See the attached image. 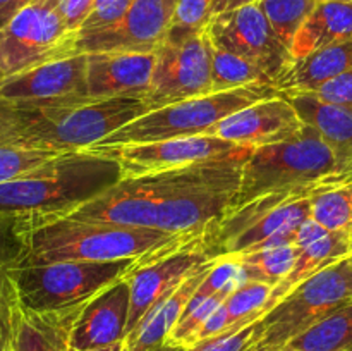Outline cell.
<instances>
[{"mask_svg": "<svg viewBox=\"0 0 352 351\" xmlns=\"http://www.w3.org/2000/svg\"><path fill=\"white\" fill-rule=\"evenodd\" d=\"M76 36L65 26L55 0H33L0 31V76L9 78L74 55Z\"/></svg>", "mask_w": 352, "mask_h": 351, "instance_id": "11", "label": "cell"}, {"mask_svg": "<svg viewBox=\"0 0 352 351\" xmlns=\"http://www.w3.org/2000/svg\"><path fill=\"white\" fill-rule=\"evenodd\" d=\"M250 85H274V81L254 62L213 47L212 93L229 92Z\"/></svg>", "mask_w": 352, "mask_h": 351, "instance_id": "29", "label": "cell"}, {"mask_svg": "<svg viewBox=\"0 0 352 351\" xmlns=\"http://www.w3.org/2000/svg\"><path fill=\"white\" fill-rule=\"evenodd\" d=\"M352 69V41L318 48L305 57L292 58L291 65L275 81L280 93L315 92L325 83Z\"/></svg>", "mask_w": 352, "mask_h": 351, "instance_id": "24", "label": "cell"}, {"mask_svg": "<svg viewBox=\"0 0 352 351\" xmlns=\"http://www.w3.org/2000/svg\"><path fill=\"white\" fill-rule=\"evenodd\" d=\"M23 244L17 220L0 215V272L12 268L19 258Z\"/></svg>", "mask_w": 352, "mask_h": 351, "instance_id": "38", "label": "cell"}, {"mask_svg": "<svg viewBox=\"0 0 352 351\" xmlns=\"http://www.w3.org/2000/svg\"><path fill=\"white\" fill-rule=\"evenodd\" d=\"M351 241H352V233H351Z\"/></svg>", "mask_w": 352, "mask_h": 351, "instance_id": "48", "label": "cell"}, {"mask_svg": "<svg viewBox=\"0 0 352 351\" xmlns=\"http://www.w3.org/2000/svg\"><path fill=\"white\" fill-rule=\"evenodd\" d=\"M153 54L100 52L86 54V95L91 100L143 96L153 76Z\"/></svg>", "mask_w": 352, "mask_h": 351, "instance_id": "18", "label": "cell"}, {"mask_svg": "<svg viewBox=\"0 0 352 351\" xmlns=\"http://www.w3.org/2000/svg\"><path fill=\"white\" fill-rule=\"evenodd\" d=\"M85 305L57 310V312H33V310L24 308L16 295V301H14L16 350L72 351V327H74V322L78 320Z\"/></svg>", "mask_w": 352, "mask_h": 351, "instance_id": "23", "label": "cell"}, {"mask_svg": "<svg viewBox=\"0 0 352 351\" xmlns=\"http://www.w3.org/2000/svg\"><path fill=\"white\" fill-rule=\"evenodd\" d=\"M19 236L23 250L14 267L69 260H153L196 240L150 227L86 222L71 217H57L45 222L19 226Z\"/></svg>", "mask_w": 352, "mask_h": 351, "instance_id": "3", "label": "cell"}, {"mask_svg": "<svg viewBox=\"0 0 352 351\" xmlns=\"http://www.w3.org/2000/svg\"><path fill=\"white\" fill-rule=\"evenodd\" d=\"M287 348L294 351H352V303L323 317L294 337Z\"/></svg>", "mask_w": 352, "mask_h": 351, "instance_id": "27", "label": "cell"}, {"mask_svg": "<svg viewBox=\"0 0 352 351\" xmlns=\"http://www.w3.org/2000/svg\"><path fill=\"white\" fill-rule=\"evenodd\" d=\"M243 147L246 145H237L222 138L201 134V136L151 141V143L120 145V147L93 150V153L105 155L116 160L122 169L124 178H136V176L170 171L182 165L222 157L241 150Z\"/></svg>", "mask_w": 352, "mask_h": 351, "instance_id": "14", "label": "cell"}, {"mask_svg": "<svg viewBox=\"0 0 352 351\" xmlns=\"http://www.w3.org/2000/svg\"><path fill=\"white\" fill-rule=\"evenodd\" d=\"M131 308V286L119 279L82 306L71 332L72 351L109 346L126 339Z\"/></svg>", "mask_w": 352, "mask_h": 351, "instance_id": "19", "label": "cell"}, {"mask_svg": "<svg viewBox=\"0 0 352 351\" xmlns=\"http://www.w3.org/2000/svg\"><path fill=\"white\" fill-rule=\"evenodd\" d=\"M258 3L278 40L291 50L296 34L316 9L318 0H260Z\"/></svg>", "mask_w": 352, "mask_h": 351, "instance_id": "30", "label": "cell"}, {"mask_svg": "<svg viewBox=\"0 0 352 351\" xmlns=\"http://www.w3.org/2000/svg\"><path fill=\"white\" fill-rule=\"evenodd\" d=\"M254 147L170 171L122 178L69 215L86 222L150 227L201 237L234 206Z\"/></svg>", "mask_w": 352, "mask_h": 351, "instance_id": "1", "label": "cell"}, {"mask_svg": "<svg viewBox=\"0 0 352 351\" xmlns=\"http://www.w3.org/2000/svg\"><path fill=\"white\" fill-rule=\"evenodd\" d=\"M309 213L327 229L352 233V171L316 182L309 193Z\"/></svg>", "mask_w": 352, "mask_h": 351, "instance_id": "26", "label": "cell"}, {"mask_svg": "<svg viewBox=\"0 0 352 351\" xmlns=\"http://www.w3.org/2000/svg\"><path fill=\"white\" fill-rule=\"evenodd\" d=\"M352 303V258L309 275L260 319L258 344L280 351L329 313Z\"/></svg>", "mask_w": 352, "mask_h": 351, "instance_id": "9", "label": "cell"}, {"mask_svg": "<svg viewBox=\"0 0 352 351\" xmlns=\"http://www.w3.org/2000/svg\"><path fill=\"white\" fill-rule=\"evenodd\" d=\"M133 2L134 0H95L88 19L78 31V36L100 33V31L113 28L124 19Z\"/></svg>", "mask_w": 352, "mask_h": 351, "instance_id": "35", "label": "cell"}, {"mask_svg": "<svg viewBox=\"0 0 352 351\" xmlns=\"http://www.w3.org/2000/svg\"><path fill=\"white\" fill-rule=\"evenodd\" d=\"M86 351H129V346H127V341H119V343L109 344V346L95 348V350H86Z\"/></svg>", "mask_w": 352, "mask_h": 351, "instance_id": "43", "label": "cell"}, {"mask_svg": "<svg viewBox=\"0 0 352 351\" xmlns=\"http://www.w3.org/2000/svg\"><path fill=\"white\" fill-rule=\"evenodd\" d=\"M280 351H294V350H291V348H287V346H285V348H282Z\"/></svg>", "mask_w": 352, "mask_h": 351, "instance_id": "46", "label": "cell"}, {"mask_svg": "<svg viewBox=\"0 0 352 351\" xmlns=\"http://www.w3.org/2000/svg\"><path fill=\"white\" fill-rule=\"evenodd\" d=\"M274 288L265 282L246 281L234 289L226 299L230 326L241 322H256L267 313Z\"/></svg>", "mask_w": 352, "mask_h": 351, "instance_id": "32", "label": "cell"}, {"mask_svg": "<svg viewBox=\"0 0 352 351\" xmlns=\"http://www.w3.org/2000/svg\"><path fill=\"white\" fill-rule=\"evenodd\" d=\"M85 100H91L86 95V54L45 62L0 81V102L55 103Z\"/></svg>", "mask_w": 352, "mask_h": 351, "instance_id": "16", "label": "cell"}, {"mask_svg": "<svg viewBox=\"0 0 352 351\" xmlns=\"http://www.w3.org/2000/svg\"><path fill=\"white\" fill-rule=\"evenodd\" d=\"M227 258H232L239 265L244 282H265V284L275 288L294 268L298 248L294 244H280V246L263 248V250L232 255Z\"/></svg>", "mask_w": 352, "mask_h": 351, "instance_id": "28", "label": "cell"}, {"mask_svg": "<svg viewBox=\"0 0 352 351\" xmlns=\"http://www.w3.org/2000/svg\"><path fill=\"white\" fill-rule=\"evenodd\" d=\"M33 0H0V31L10 23V19L17 12H21Z\"/></svg>", "mask_w": 352, "mask_h": 351, "instance_id": "41", "label": "cell"}, {"mask_svg": "<svg viewBox=\"0 0 352 351\" xmlns=\"http://www.w3.org/2000/svg\"><path fill=\"white\" fill-rule=\"evenodd\" d=\"M177 0H134L124 19L100 33L76 36V54L133 52L153 54L164 43Z\"/></svg>", "mask_w": 352, "mask_h": 351, "instance_id": "13", "label": "cell"}, {"mask_svg": "<svg viewBox=\"0 0 352 351\" xmlns=\"http://www.w3.org/2000/svg\"><path fill=\"white\" fill-rule=\"evenodd\" d=\"M351 258H352V255H351Z\"/></svg>", "mask_w": 352, "mask_h": 351, "instance_id": "50", "label": "cell"}, {"mask_svg": "<svg viewBox=\"0 0 352 351\" xmlns=\"http://www.w3.org/2000/svg\"><path fill=\"white\" fill-rule=\"evenodd\" d=\"M340 172L329 145L315 127L305 124L285 140L251 150L234 206L267 193L308 188Z\"/></svg>", "mask_w": 352, "mask_h": 351, "instance_id": "6", "label": "cell"}, {"mask_svg": "<svg viewBox=\"0 0 352 351\" xmlns=\"http://www.w3.org/2000/svg\"><path fill=\"white\" fill-rule=\"evenodd\" d=\"M184 350H186L184 346H179V344L167 341V343L162 344L160 348H157V350H153V351H184Z\"/></svg>", "mask_w": 352, "mask_h": 351, "instance_id": "44", "label": "cell"}, {"mask_svg": "<svg viewBox=\"0 0 352 351\" xmlns=\"http://www.w3.org/2000/svg\"><path fill=\"white\" fill-rule=\"evenodd\" d=\"M294 246L298 248V258H296L294 268L280 284L274 288L267 312L274 308L299 282L320 272L322 268L352 255L351 233L330 231L323 227L322 224L315 222L313 219H308L298 227Z\"/></svg>", "mask_w": 352, "mask_h": 351, "instance_id": "20", "label": "cell"}, {"mask_svg": "<svg viewBox=\"0 0 352 351\" xmlns=\"http://www.w3.org/2000/svg\"><path fill=\"white\" fill-rule=\"evenodd\" d=\"M246 351H272V350H267V348H263V346H260V344H258V343H254L253 346L248 348Z\"/></svg>", "mask_w": 352, "mask_h": 351, "instance_id": "45", "label": "cell"}, {"mask_svg": "<svg viewBox=\"0 0 352 351\" xmlns=\"http://www.w3.org/2000/svg\"><path fill=\"white\" fill-rule=\"evenodd\" d=\"M124 178L122 169L105 155L69 151L23 178L0 184V215L19 226L69 215L103 195Z\"/></svg>", "mask_w": 352, "mask_h": 351, "instance_id": "4", "label": "cell"}, {"mask_svg": "<svg viewBox=\"0 0 352 351\" xmlns=\"http://www.w3.org/2000/svg\"><path fill=\"white\" fill-rule=\"evenodd\" d=\"M306 93H313V95H316L322 100H327V102L340 103V105L351 107L352 109V69L346 74L322 85L315 92Z\"/></svg>", "mask_w": 352, "mask_h": 351, "instance_id": "39", "label": "cell"}, {"mask_svg": "<svg viewBox=\"0 0 352 351\" xmlns=\"http://www.w3.org/2000/svg\"><path fill=\"white\" fill-rule=\"evenodd\" d=\"M55 6H57L58 14L64 19L67 30L78 34L82 23L88 19L93 6H95V0H55Z\"/></svg>", "mask_w": 352, "mask_h": 351, "instance_id": "40", "label": "cell"}, {"mask_svg": "<svg viewBox=\"0 0 352 351\" xmlns=\"http://www.w3.org/2000/svg\"><path fill=\"white\" fill-rule=\"evenodd\" d=\"M260 0H213L212 3V16L213 14L227 12V10L237 9V7L248 6V3H256Z\"/></svg>", "mask_w": 352, "mask_h": 351, "instance_id": "42", "label": "cell"}, {"mask_svg": "<svg viewBox=\"0 0 352 351\" xmlns=\"http://www.w3.org/2000/svg\"><path fill=\"white\" fill-rule=\"evenodd\" d=\"M215 262L217 258H213L212 262L203 265L198 272L189 275L184 282H181L177 288L162 296L151 306L150 312L143 317L136 329L126 337L129 351H153L167 343L172 330L184 313L186 305L192 298L199 284L205 281Z\"/></svg>", "mask_w": 352, "mask_h": 351, "instance_id": "22", "label": "cell"}, {"mask_svg": "<svg viewBox=\"0 0 352 351\" xmlns=\"http://www.w3.org/2000/svg\"><path fill=\"white\" fill-rule=\"evenodd\" d=\"M299 114L305 124L315 127L330 150L333 151L340 171H352V109L340 103L327 102L313 93H282Z\"/></svg>", "mask_w": 352, "mask_h": 351, "instance_id": "21", "label": "cell"}, {"mask_svg": "<svg viewBox=\"0 0 352 351\" xmlns=\"http://www.w3.org/2000/svg\"><path fill=\"white\" fill-rule=\"evenodd\" d=\"M278 93L280 92L274 85H250L160 107L131 120L129 124L100 140L88 150L201 136L206 134L213 124L232 116L234 112H239L261 100L272 98Z\"/></svg>", "mask_w": 352, "mask_h": 351, "instance_id": "7", "label": "cell"}, {"mask_svg": "<svg viewBox=\"0 0 352 351\" xmlns=\"http://www.w3.org/2000/svg\"><path fill=\"white\" fill-rule=\"evenodd\" d=\"M150 110L143 96L55 103L0 102V145L33 150H88Z\"/></svg>", "mask_w": 352, "mask_h": 351, "instance_id": "2", "label": "cell"}, {"mask_svg": "<svg viewBox=\"0 0 352 351\" xmlns=\"http://www.w3.org/2000/svg\"><path fill=\"white\" fill-rule=\"evenodd\" d=\"M155 55L153 76L144 95L151 110L212 93L213 43L205 30L170 28Z\"/></svg>", "mask_w": 352, "mask_h": 351, "instance_id": "10", "label": "cell"}, {"mask_svg": "<svg viewBox=\"0 0 352 351\" xmlns=\"http://www.w3.org/2000/svg\"><path fill=\"white\" fill-rule=\"evenodd\" d=\"M148 258H124L112 262L69 260L45 265L10 268L14 289L21 305L33 312H57L85 305L98 292Z\"/></svg>", "mask_w": 352, "mask_h": 351, "instance_id": "8", "label": "cell"}, {"mask_svg": "<svg viewBox=\"0 0 352 351\" xmlns=\"http://www.w3.org/2000/svg\"><path fill=\"white\" fill-rule=\"evenodd\" d=\"M305 126L294 107L282 96L261 100L213 124L206 136H217L237 145L261 147L282 141Z\"/></svg>", "mask_w": 352, "mask_h": 351, "instance_id": "17", "label": "cell"}, {"mask_svg": "<svg viewBox=\"0 0 352 351\" xmlns=\"http://www.w3.org/2000/svg\"><path fill=\"white\" fill-rule=\"evenodd\" d=\"M352 41V0L318 2L291 45L292 58L329 45Z\"/></svg>", "mask_w": 352, "mask_h": 351, "instance_id": "25", "label": "cell"}, {"mask_svg": "<svg viewBox=\"0 0 352 351\" xmlns=\"http://www.w3.org/2000/svg\"><path fill=\"white\" fill-rule=\"evenodd\" d=\"M0 79H2V76H0Z\"/></svg>", "mask_w": 352, "mask_h": 351, "instance_id": "49", "label": "cell"}, {"mask_svg": "<svg viewBox=\"0 0 352 351\" xmlns=\"http://www.w3.org/2000/svg\"><path fill=\"white\" fill-rule=\"evenodd\" d=\"M205 31L213 47L260 65L274 86L292 62L291 50L278 40L258 2L213 14Z\"/></svg>", "mask_w": 352, "mask_h": 351, "instance_id": "12", "label": "cell"}, {"mask_svg": "<svg viewBox=\"0 0 352 351\" xmlns=\"http://www.w3.org/2000/svg\"><path fill=\"white\" fill-rule=\"evenodd\" d=\"M10 268L0 272V351L16 350V323H14V291Z\"/></svg>", "mask_w": 352, "mask_h": 351, "instance_id": "36", "label": "cell"}, {"mask_svg": "<svg viewBox=\"0 0 352 351\" xmlns=\"http://www.w3.org/2000/svg\"><path fill=\"white\" fill-rule=\"evenodd\" d=\"M260 339V320L241 322L229 330L206 337L184 351H246Z\"/></svg>", "mask_w": 352, "mask_h": 351, "instance_id": "34", "label": "cell"}, {"mask_svg": "<svg viewBox=\"0 0 352 351\" xmlns=\"http://www.w3.org/2000/svg\"><path fill=\"white\" fill-rule=\"evenodd\" d=\"M64 153H69V151L33 150V148L0 145V184L23 178L28 172L50 164L52 160L62 157Z\"/></svg>", "mask_w": 352, "mask_h": 351, "instance_id": "33", "label": "cell"}, {"mask_svg": "<svg viewBox=\"0 0 352 351\" xmlns=\"http://www.w3.org/2000/svg\"><path fill=\"white\" fill-rule=\"evenodd\" d=\"M318 2H332V0H318Z\"/></svg>", "mask_w": 352, "mask_h": 351, "instance_id": "47", "label": "cell"}, {"mask_svg": "<svg viewBox=\"0 0 352 351\" xmlns=\"http://www.w3.org/2000/svg\"><path fill=\"white\" fill-rule=\"evenodd\" d=\"M229 295V291L208 295V292L201 291L199 288L196 289L192 298L189 299V303L186 305L184 313H182V317L179 319L177 326L172 330L168 341L184 348L192 346L199 329H201V326L205 323V320L208 319L223 301H226Z\"/></svg>", "mask_w": 352, "mask_h": 351, "instance_id": "31", "label": "cell"}, {"mask_svg": "<svg viewBox=\"0 0 352 351\" xmlns=\"http://www.w3.org/2000/svg\"><path fill=\"white\" fill-rule=\"evenodd\" d=\"M313 186L267 193L232 206L203 234L201 250L210 258H223L294 244L298 227L311 219L309 193Z\"/></svg>", "mask_w": 352, "mask_h": 351, "instance_id": "5", "label": "cell"}, {"mask_svg": "<svg viewBox=\"0 0 352 351\" xmlns=\"http://www.w3.org/2000/svg\"><path fill=\"white\" fill-rule=\"evenodd\" d=\"M213 0H177L170 28L182 31H201L212 17Z\"/></svg>", "mask_w": 352, "mask_h": 351, "instance_id": "37", "label": "cell"}, {"mask_svg": "<svg viewBox=\"0 0 352 351\" xmlns=\"http://www.w3.org/2000/svg\"><path fill=\"white\" fill-rule=\"evenodd\" d=\"M201 250V237L189 241L184 246L160 255L153 260L141 264L126 275L131 286V308L126 337L138 327L151 306L184 282L189 275L198 272L203 265L212 262Z\"/></svg>", "mask_w": 352, "mask_h": 351, "instance_id": "15", "label": "cell"}]
</instances>
